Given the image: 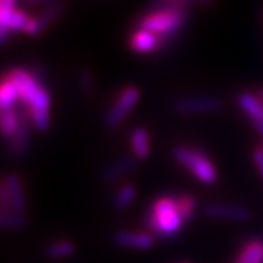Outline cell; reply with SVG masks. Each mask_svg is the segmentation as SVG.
Segmentation results:
<instances>
[{
    "label": "cell",
    "instance_id": "6da1fadb",
    "mask_svg": "<svg viewBox=\"0 0 263 263\" xmlns=\"http://www.w3.org/2000/svg\"><path fill=\"white\" fill-rule=\"evenodd\" d=\"M16 84L21 101L28 107L29 120L40 132L50 127V94L35 73L22 67H15L8 73Z\"/></svg>",
    "mask_w": 263,
    "mask_h": 263
},
{
    "label": "cell",
    "instance_id": "7a4b0ae2",
    "mask_svg": "<svg viewBox=\"0 0 263 263\" xmlns=\"http://www.w3.org/2000/svg\"><path fill=\"white\" fill-rule=\"evenodd\" d=\"M180 214L177 197L162 196L157 199L145 216V226L160 238H171L184 226Z\"/></svg>",
    "mask_w": 263,
    "mask_h": 263
},
{
    "label": "cell",
    "instance_id": "3957f363",
    "mask_svg": "<svg viewBox=\"0 0 263 263\" xmlns=\"http://www.w3.org/2000/svg\"><path fill=\"white\" fill-rule=\"evenodd\" d=\"M173 155L180 165L189 170L203 184H214L218 179V171L214 162L200 149L190 146H177L173 151Z\"/></svg>",
    "mask_w": 263,
    "mask_h": 263
},
{
    "label": "cell",
    "instance_id": "277c9868",
    "mask_svg": "<svg viewBox=\"0 0 263 263\" xmlns=\"http://www.w3.org/2000/svg\"><path fill=\"white\" fill-rule=\"evenodd\" d=\"M184 22H186L184 10L170 8V9L154 10L145 15L139 21V28L151 31L160 37H165L176 34L184 25Z\"/></svg>",
    "mask_w": 263,
    "mask_h": 263
},
{
    "label": "cell",
    "instance_id": "5b68a950",
    "mask_svg": "<svg viewBox=\"0 0 263 263\" xmlns=\"http://www.w3.org/2000/svg\"><path fill=\"white\" fill-rule=\"evenodd\" d=\"M139 101H141L139 88L135 86V85L124 86L122 91L119 92L114 104L110 107V110L105 114L104 126L108 130L117 129L126 120V117L132 113V110L138 105Z\"/></svg>",
    "mask_w": 263,
    "mask_h": 263
},
{
    "label": "cell",
    "instance_id": "8992f818",
    "mask_svg": "<svg viewBox=\"0 0 263 263\" xmlns=\"http://www.w3.org/2000/svg\"><path fill=\"white\" fill-rule=\"evenodd\" d=\"M2 212H18L24 214L25 211V193L22 180L18 174H8L2 183Z\"/></svg>",
    "mask_w": 263,
    "mask_h": 263
},
{
    "label": "cell",
    "instance_id": "52a82bcc",
    "mask_svg": "<svg viewBox=\"0 0 263 263\" xmlns=\"http://www.w3.org/2000/svg\"><path fill=\"white\" fill-rule=\"evenodd\" d=\"M222 103L219 98L211 95H195L184 97L177 100L173 108L180 116H196V114H209L219 111Z\"/></svg>",
    "mask_w": 263,
    "mask_h": 263
},
{
    "label": "cell",
    "instance_id": "ba28073f",
    "mask_svg": "<svg viewBox=\"0 0 263 263\" xmlns=\"http://www.w3.org/2000/svg\"><path fill=\"white\" fill-rule=\"evenodd\" d=\"M29 16L27 12L16 8H0V41L6 43L12 32H25Z\"/></svg>",
    "mask_w": 263,
    "mask_h": 263
},
{
    "label": "cell",
    "instance_id": "9c48e42d",
    "mask_svg": "<svg viewBox=\"0 0 263 263\" xmlns=\"http://www.w3.org/2000/svg\"><path fill=\"white\" fill-rule=\"evenodd\" d=\"M203 214L211 219L246 222L250 218V212L246 208L233 203H208L203 206Z\"/></svg>",
    "mask_w": 263,
    "mask_h": 263
},
{
    "label": "cell",
    "instance_id": "30bf717a",
    "mask_svg": "<svg viewBox=\"0 0 263 263\" xmlns=\"http://www.w3.org/2000/svg\"><path fill=\"white\" fill-rule=\"evenodd\" d=\"M161 40L162 37L151 31L138 28L129 38V48L136 54H151L161 47Z\"/></svg>",
    "mask_w": 263,
    "mask_h": 263
},
{
    "label": "cell",
    "instance_id": "8fae6325",
    "mask_svg": "<svg viewBox=\"0 0 263 263\" xmlns=\"http://www.w3.org/2000/svg\"><path fill=\"white\" fill-rule=\"evenodd\" d=\"M114 241L126 249H136V250H148L155 245L154 235L146 231H129L122 230L114 235Z\"/></svg>",
    "mask_w": 263,
    "mask_h": 263
},
{
    "label": "cell",
    "instance_id": "7c38bea8",
    "mask_svg": "<svg viewBox=\"0 0 263 263\" xmlns=\"http://www.w3.org/2000/svg\"><path fill=\"white\" fill-rule=\"evenodd\" d=\"M136 164H138V160L135 157H123L120 160L114 161L108 167L104 168L103 180L113 183L116 180L122 179L136 168Z\"/></svg>",
    "mask_w": 263,
    "mask_h": 263
},
{
    "label": "cell",
    "instance_id": "4fadbf2b",
    "mask_svg": "<svg viewBox=\"0 0 263 263\" xmlns=\"http://www.w3.org/2000/svg\"><path fill=\"white\" fill-rule=\"evenodd\" d=\"M130 146L136 160H146L151 155L149 132L145 127H135L130 133Z\"/></svg>",
    "mask_w": 263,
    "mask_h": 263
},
{
    "label": "cell",
    "instance_id": "5bb4252c",
    "mask_svg": "<svg viewBox=\"0 0 263 263\" xmlns=\"http://www.w3.org/2000/svg\"><path fill=\"white\" fill-rule=\"evenodd\" d=\"M237 103L250 120H263V100L252 92H241L237 97Z\"/></svg>",
    "mask_w": 263,
    "mask_h": 263
},
{
    "label": "cell",
    "instance_id": "9a60e30c",
    "mask_svg": "<svg viewBox=\"0 0 263 263\" xmlns=\"http://www.w3.org/2000/svg\"><path fill=\"white\" fill-rule=\"evenodd\" d=\"M18 101H21L18 86L9 76L6 75L0 85V108H2V111L15 108Z\"/></svg>",
    "mask_w": 263,
    "mask_h": 263
},
{
    "label": "cell",
    "instance_id": "2e32d148",
    "mask_svg": "<svg viewBox=\"0 0 263 263\" xmlns=\"http://www.w3.org/2000/svg\"><path fill=\"white\" fill-rule=\"evenodd\" d=\"M29 116L27 117H24V114H22V120H21V126H19L18 132H16V135L10 139V148H12V152L15 154V155H18V157H22V155H25V152L28 149L29 146V139H31V136H29V126H28V120Z\"/></svg>",
    "mask_w": 263,
    "mask_h": 263
},
{
    "label": "cell",
    "instance_id": "e0dca14e",
    "mask_svg": "<svg viewBox=\"0 0 263 263\" xmlns=\"http://www.w3.org/2000/svg\"><path fill=\"white\" fill-rule=\"evenodd\" d=\"M136 196H138L136 187L130 183H126V184L120 186L119 190L116 192L113 197V208L119 212L127 211L132 206V203L135 202Z\"/></svg>",
    "mask_w": 263,
    "mask_h": 263
},
{
    "label": "cell",
    "instance_id": "ac0fdd59",
    "mask_svg": "<svg viewBox=\"0 0 263 263\" xmlns=\"http://www.w3.org/2000/svg\"><path fill=\"white\" fill-rule=\"evenodd\" d=\"M21 120H22V114L16 111L15 108L2 111L0 127H2V133L5 135V138H8L10 141L16 135L19 126H21Z\"/></svg>",
    "mask_w": 263,
    "mask_h": 263
},
{
    "label": "cell",
    "instance_id": "d6986e66",
    "mask_svg": "<svg viewBox=\"0 0 263 263\" xmlns=\"http://www.w3.org/2000/svg\"><path fill=\"white\" fill-rule=\"evenodd\" d=\"M235 263H263V240H252L243 247Z\"/></svg>",
    "mask_w": 263,
    "mask_h": 263
},
{
    "label": "cell",
    "instance_id": "ffe728a7",
    "mask_svg": "<svg viewBox=\"0 0 263 263\" xmlns=\"http://www.w3.org/2000/svg\"><path fill=\"white\" fill-rule=\"evenodd\" d=\"M75 250L76 247L72 241L62 240V241H54V243L48 245L46 249V254L53 260H60V259H66V257L72 256L75 253Z\"/></svg>",
    "mask_w": 263,
    "mask_h": 263
},
{
    "label": "cell",
    "instance_id": "44dd1931",
    "mask_svg": "<svg viewBox=\"0 0 263 263\" xmlns=\"http://www.w3.org/2000/svg\"><path fill=\"white\" fill-rule=\"evenodd\" d=\"M0 224L5 230H21L27 226V218H25V214L8 211V212H2Z\"/></svg>",
    "mask_w": 263,
    "mask_h": 263
},
{
    "label": "cell",
    "instance_id": "7402d4cb",
    "mask_svg": "<svg viewBox=\"0 0 263 263\" xmlns=\"http://www.w3.org/2000/svg\"><path fill=\"white\" fill-rule=\"evenodd\" d=\"M177 203H179V211L181 216H183V219L187 222L190 221L195 214H196V209H197V202L196 199L193 196H187V195H184V196H179L177 197Z\"/></svg>",
    "mask_w": 263,
    "mask_h": 263
},
{
    "label": "cell",
    "instance_id": "603a6c76",
    "mask_svg": "<svg viewBox=\"0 0 263 263\" xmlns=\"http://www.w3.org/2000/svg\"><path fill=\"white\" fill-rule=\"evenodd\" d=\"M60 10H62V6H60V5H53V6H50L48 9L44 10L40 16H37L38 27H40L41 34H43V32H44L57 18H59Z\"/></svg>",
    "mask_w": 263,
    "mask_h": 263
},
{
    "label": "cell",
    "instance_id": "cb8c5ba5",
    "mask_svg": "<svg viewBox=\"0 0 263 263\" xmlns=\"http://www.w3.org/2000/svg\"><path fill=\"white\" fill-rule=\"evenodd\" d=\"M79 86H81V91L85 94H89L94 88V76L91 72L84 70L81 76H79Z\"/></svg>",
    "mask_w": 263,
    "mask_h": 263
},
{
    "label": "cell",
    "instance_id": "d4e9b609",
    "mask_svg": "<svg viewBox=\"0 0 263 263\" xmlns=\"http://www.w3.org/2000/svg\"><path fill=\"white\" fill-rule=\"evenodd\" d=\"M253 161L254 165L257 171L260 173V176L263 177V149L262 148H257V149L253 151Z\"/></svg>",
    "mask_w": 263,
    "mask_h": 263
},
{
    "label": "cell",
    "instance_id": "484cf974",
    "mask_svg": "<svg viewBox=\"0 0 263 263\" xmlns=\"http://www.w3.org/2000/svg\"><path fill=\"white\" fill-rule=\"evenodd\" d=\"M250 123H252V126L254 127V130L263 136V120H250Z\"/></svg>",
    "mask_w": 263,
    "mask_h": 263
},
{
    "label": "cell",
    "instance_id": "4316f807",
    "mask_svg": "<svg viewBox=\"0 0 263 263\" xmlns=\"http://www.w3.org/2000/svg\"><path fill=\"white\" fill-rule=\"evenodd\" d=\"M259 97H260V100H263V89H260V91H259Z\"/></svg>",
    "mask_w": 263,
    "mask_h": 263
},
{
    "label": "cell",
    "instance_id": "83f0119b",
    "mask_svg": "<svg viewBox=\"0 0 263 263\" xmlns=\"http://www.w3.org/2000/svg\"><path fill=\"white\" fill-rule=\"evenodd\" d=\"M199 2H202V3H209L211 0H199Z\"/></svg>",
    "mask_w": 263,
    "mask_h": 263
},
{
    "label": "cell",
    "instance_id": "f1b7e54d",
    "mask_svg": "<svg viewBox=\"0 0 263 263\" xmlns=\"http://www.w3.org/2000/svg\"><path fill=\"white\" fill-rule=\"evenodd\" d=\"M262 149H263V143H262Z\"/></svg>",
    "mask_w": 263,
    "mask_h": 263
}]
</instances>
